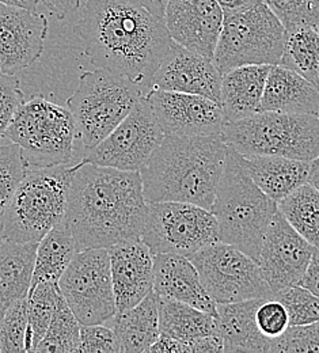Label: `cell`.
I'll use <instances>...</instances> for the list:
<instances>
[{
	"label": "cell",
	"mask_w": 319,
	"mask_h": 353,
	"mask_svg": "<svg viewBox=\"0 0 319 353\" xmlns=\"http://www.w3.org/2000/svg\"><path fill=\"white\" fill-rule=\"evenodd\" d=\"M74 33L95 68L121 75L145 92L173 43L165 19L135 0H86Z\"/></svg>",
	"instance_id": "cell-1"
},
{
	"label": "cell",
	"mask_w": 319,
	"mask_h": 353,
	"mask_svg": "<svg viewBox=\"0 0 319 353\" xmlns=\"http://www.w3.org/2000/svg\"><path fill=\"white\" fill-rule=\"evenodd\" d=\"M147 205L140 172L83 161L70 185L64 221L79 252L109 249L119 242L140 238Z\"/></svg>",
	"instance_id": "cell-2"
},
{
	"label": "cell",
	"mask_w": 319,
	"mask_h": 353,
	"mask_svg": "<svg viewBox=\"0 0 319 353\" xmlns=\"http://www.w3.org/2000/svg\"><path fill=\"white\" fill-rule=\"evenodd\" d=\"M227 148L222 133L165 134L140 170L147 203L181 201L209 210L225 170Z\"/></svg>",
	"instance_id": "cell-3"
},
{
	"label": "cell",
	"mask_w": 319,
	"mask_h": 353,
	"mask_svg": "<svg viewBox=\"0 0 319 353\" xmlns=\"http://www.w3.org/2000/svg\"><path fill=\"white\" fill-rule=\"evenodd\" d=\"M209 210L218 223L219 241L240 249L258 263L265 232L278 211L277 201L256 185L231 147Z\"/></svg>",
	"instance_id": "cell-4"
},
{
	"label": "cell",
	"mask_w": 319,
	"mask_h": 353,
	"mask_svg": "<svg viewBox=\"0 0 319 353\" xmlns=\"http://www.w3.org/2000/svg\"><path fill=\"white\" fill-rule=\"evenodd\" d=\"M83 161L41 169H28L1 215V238L40 242L64 221L71 181Z\"/></svg>",
	"instance_id": "cell-5"
},
{
	"label": "cell",
	"mask_w": 319,
	"mask_h": 353,
	"mask_svg": "<svg viewBox=\"0 0 319 353\" xmlns=\"http://www.w3.org/2000/svg\"><path fill=\"white\" fill-rule=\"evenodd\" d=\"M76 121L67 106L36 95L15 110L6 139L17 144L28 169L75 163Z\"/></svg>",
	"instance_id": "cell-6"
},
{
	"label": "cell",
	"mask_w": 319,
	"mask_h": 353,
	"mask_svg": "<svg viewBox=\"0 0 319 353\" xmlns=\"http://www.w3.org/2000/svg\"><path fill=\"white\" fill-rule=\"evenodd\" d=\"M222 137L238 154L277 155L311 162L319 157V116L257 112L227 123Z\"/></svg>",
	"instance_id": "cell-7"
},
{
	"label": "cell",
	"mask_w": 319,
	"mask_h": 353,
	"mask_svg": "<svg viewBox=\"0 0 319 353\" xmlns=\"http://www.w3.org/2000/svg\"><path fill=\"white\" fill-rule=\"evenodd\" d=\"M145 94L130 79L110 71L96 68L83 72L75 92L67 101L83 151L99 144Z\"/></svg>",
	"instance_id": "cell-8"
},
{
	"label": "cell",
	"mask_w": 319,
	"mask_h": 353,
	"mask_svg": "<svg viewBox=\"0 0 319 353\" xmlns=\"http://www.w3.org/2000/svg\"><path fill=\"white\" fill-rule=\"evenodd\" d=\"M285 28L264 3L225 14L214 63L222 74L242 65L280 64Z\"/></svg>",
	"instance_id": "cell-9"
},
{
	"label": "cell",
	"mask_w": 319,
	"mask_h": 353,
	"mask_svg": "<svg viewBox=\"0 0 319 353\" xmlns=\"http://www.w3.org/2000/svg\"><path fill=\"white\" fill-rule=\"evenodd\" d=\"M151 253L190 257L219 242L218 223L211 210L181 201L148 203L140 234Z\"/></svg>",
	"instance_id": "cell-10"
},
{
	"label": "cell",
	"mask_w": 319,
	"mask_h": 353,
	"mask_svg": "<svg viewBox=\"0 0 319 353\" xmlns=\"http://www.w3.org/2000/svg\"><path fill=\"white\" fill-rule=\"evenodd\" d=\"M187 259L196 266L204 288L216 303L274 296L260 264L232 245L219 241Z\"/></svg>",
	"instance_id": "cell-11"
},
{
	"label": "cell",
	"mask_w": 319,
	"mask_h": 353,
	"mask_svg": "<svg viewBox=\"0 0 319 353\" xmlns=\"http://www.w3.org/2000/svg\"><path fill=\"white\" fill-rule=\"evenodd\" d=\"M59 288L81 325L106 323L117 312L107 249L78 252L61 274Z\"/></svg>",
	"instance_id": "cell-12"
},
{
	"label": "cell",
	"mask_w": 319,
	"mask_h": 353,
	"mask_svg": "<svg viewBox=\"0 0 319 353\" xmlns=\"http://www.w3.org/2000/svg\"><path fill=\"white\" fill-rule=\"evenodd\" d=\"M165 137L154 110L143 95L130 114L99 144L82 154L86 163L140 172Z\"/></svg>",
	"instance_id": "cell-13"
},
{
	"label": "cell",
	"mask_w": 319,
	"mask_h": 353,
	"mask_svg": "<svg viewBox=\"0 0 319 353\" xmlns=\"http://www.w3.org/2000/svg\"><path fill=\"white\" fill-rule=\"evenodd\" d=\"M316 249L296 232L280 211L276 212L258 256L264 279L274 294L299 284Z\"/></svg>",
	"instance_id": "cell-14"
},
{
	"label": "cell",
	"mask_w": 319,
	"mask_h": 353,
	"mask_svg": "<svg viewBox=\"0 0 319 353\" xmlns=\"http://www.w3.org/2000/svg\"><path fill=\"white\" fill-rule=\"evenodd\" d=\"M145 97L165 134H218L226 125L222 105L207 97L165 90H150Z\"/></svg>",
	"instance_id": "cell-15"
},
{
	"label": "cell",
	"mask_w": 319,
	"mask_h": 353,
	"mask_svg": "<svg viewBox=\"0 0 319 353\" xmlns=\"http://www.w3.org/2000/svg\"><path fill=\"white\" fill-rule=\"evenodd\" d=\"M48 33L45 15L0 3V71L15 75L37 63L45 50Z\"/></svg>",
	"instance_id": "cell-16"
},
{
	"label": "cell",
	"mask_w": 319,
	"mask_h": 353,
	"mask_svg": "<svg viewBox=\"0 0 319 353\" xmlns=\"http://www.w3.org/2000/svg\"><path fill=\"white\" fill-rule=\"evenodd\" d=\"M223 19L216 0H169L165 11L172 40L209 59H214Z\"/></svg>",
	"instance_id": "cell-17"
},
{
	"label": "cell",
	"mask_w": 319,
	"mask_h": 353,
	"mask_svg": "<svg viewBox=\"0 0 319 353\" xmlns=\"http://www.w3.org/2000/svg\"><path fill=\"white\" fill-rule=\"evenodd\" d=\"M222 77L212 59L173 41L154 74L151 90L197 94L220 103Z\"/></svg>",
	"instance_id": "cell-18"
},
{
	"label": "cell",
	"mask_w": 319,
	"mask_h": 353,
	"mask_svg": "<svg viewBox=\"0 0 319 353\" xmlns=\"http://www.w3.org/2000/svg\"><path fill=\"white\" fill-rule=\"evenodd\" d=\"M107 252L116 309L125 311L154 291V254L141 238L119 242Z\"/></svg>",
	"instance_id": "cell-19"
},
{
	"label": "cell",
	"mask_w": 319,
	"mask_h": 353,
	"mask_svg": "<svg viewBox=\"0 0 319 353\" xmlns=\"http://www.w3.org/2000/svg\"><path fill=\"white\" fill-rule=\"evenodd\" d=\"M154 292L161 298L183 302L218 318L216 302L204 288L196 266L181 254L154 256Z\"/></svg>",
	"instance_id": "cell-20"
},
{
	"label": "cell",
	"mask_w": 319,
	"mask_h": 353,
	"mask_svg": "<svg viewBox=\"0 0 319 353\" xmlns=\"http://www.w3.org/2000/svg\"><path fill=\"white\" fill-rule=\"evenodd\" d=\"M235 154L256 185L274 201H280L307 183L310 162L277 155L238 154L236 151Z\"/></svg>",
	"instance_id": "cell-21"
},
{
	"label": "cell",
	"mask_w": 319,
	"mask_h": 353,
	"mask_svg": "<svg viewBox=\"0 0 319 353\" xmlns=\"http://www.w3.org/2000/svg\"><path fill=\"white\" fill-rule=\"evenodd\" d=\"M265 110L319 116V88L289 68L272 65L258 112Z\"/></svg>",
	"instance_id": "cell-22"
},
{
	"label": "cell",
	"mask_w": 319,
	"mask_h": 353,
	"mask_svg": "<svg viewBox=\"0 0 319 353\" xmlns=\"http://www.w3.org/2000/svg\"><path fill=\"white\" fill-rule=\"evenodd\" d=\"M264 298L232 303H216L219 332L225 352H271V340L258 329L256 311Z\"/></svg>",
	"instance_id": "cell-23"
},
{
	"label": "cell",
	"mask_w": 319,
	"mask_h": 353,
	"mask_svg": "<svg viewBox=\"0 0 319 353\" xmlns=\"http://www.w3.org/2000/svg\"><path fill=\"white\" fill-rule=\"evenodd\" d=\"M272 65H242L222 77L220 105L226 124L242 120L260 110L264 88Z\"/></svg>",
	"instance_id": "cell-24"
},
{
	"label": "cell",
	"mask_w": 319,
	"mask_h": 353,
	"mask_svg": "<svg viewBox=\"0 0 319 353\" xmlns=\"http://www.w3.org/2000/svg\"><path fill=\"white\" fill-rule=\"evenodd\" d=\"M37 242L0 241V319L10 306L29 295Z\"/></svg>",
	"instance_id": "cell-25"
},
{
	"label": "cell",
	"mask_w": 319,
	"mask_h": 353,
	"mask_svg": "<svg viewBox=\"0 0 319 353\" xmlns=\"http://www.w3.org/2000/svg\"><path fill=\"white\" fill-rule=\"evenodd\" d=\"M106 325L116 333L121 352H148L161 336L158 295L151 291L136 306L117 311Z\"/></svg>",
	"instance_id": "cell-26"
},
{
	"label": "cell",
	"mask_w": 319,
	"mask_h": 353,
	"mask_svg": "<svg viewBox=\"0 0 319 353\" xmlns=\"http://www.w3.org/2000/svg\"><path fill=\"white\" fill-rule=\"evenodd\" d=\"M161 334L193 343L198 339L220 334L218 318L178 301L158 296Z\"/></svg>",
	"instance_id": "cell-27"
},
{
	"label": "cell",
	"mask_w": 319,
	"mask_h": 353,
	"mask_svg": "<svg viewBox=\"0 0 319 353\" xmlns=\"http://www.w3.org/2000/svg\"><path fill=\"white\" fill-rule=\"evenodd\" d=\"M78 252L76 239L65 221L49 230L37 243L32 287L39 283L59 284L61 274Z\"/></svg>",
	"instance_id": "cell-28"
},
{
	"label": "cell",
	"mask_w": 319,
	"mask_h": 353,
	"mask_svg": "<svg viewBox=\"0 0 319 353\" xmlns=\"http://www.w3.org/2000/svg\"><path fill=\"white\" fill-rule=\"evenodd\" d=\"M280 65L295 71L319 88V34L314 26L285 29Z\"/></svg>",
	"instance_id": "cell-29"
},
{
	"label": "cell",
	"mask_w": 319,
	"mask_h": 353,
	"mask_svg": "<svg viewBox=\"0 0 319 353\" xmlns=\"http://www.w3.org/2000/svg\"><path fill=\"white\" fill-rule=\"evenodd\" d=\"M287 221L309 243L319 249V192L309 182L277 201Z\"/></svg>",
	"instance_id": "cell-30"
},
{
	"label": "cell",
	"mask_w": 319,
	"mask_h": 353,
	"mask_svg": "<svg viewBox=\"0 0 319 353\" xmlns=\"http://www.w3.org/2000/svg\"><path fill=\"white\" fill-rule=\"evenodd\" d=\"M60 295L59 284L54 283H39L30 288L28 295L26 352H34L45 336Z\"/></svg>",
	"instance_id": "cell-31"
},
{
	"label": "cell",
	"mask_w": 319,
	"mask_h": 353,
	"mask_svg": "<svg viewBox=\"0 0 319 353\" xmlns=\"http://www.w3.org/2000/svg\"><path fill=\"white\" fill-rule=\"evenodd\" d=\"M81 339V323L60 295L45 336L36 347L34 352H76Z\"/></svg>",
	"instance_id": "cell-32"
},
{
	"label": "cell",
	"mask_w": 319,
	"mask_h": 353,
	"mask_svg": "<svg viewBox=\"0 0 319 353\" xmlns=\"http://www.w3.org/2000/svg\"><path fill=\"white\" fill-rule=\"evenodd\" d=\"M26 170L21 148L8 140L0 143V219Z\"/></svg>",
	"instance_id": "cell-33"
},
{
	"label": "cell",
	"mask_w": 319,
	"mask_h": 353,
	"mask_svg": "<svg viewBox=\"0 0 319 353\" xmlns=\"http://www.w3.org/2000/svg\"><path fill=\"white\" fill-rule=\"evenodd\" d=\"M28 296L10 306L0 319V352H26Z\"/></svg>",
	"instance_id": "cell-34"
},
{
	"label": "cell",
	"mask_w": 319,
	"mask_h": 353,
	"mask_svg": "<svg viewBox=\"0 0 319 353\" xmlns=\"http://www.w3.org/2000/svg\"><path fill=\"white\" fill-rule=\"evenodd\" d=\"M288 311L289 325L302 326L319 322V298L302 285L284 288L274 294Z\"/></svg>",
	"instance_id": "cell-35"
},
{
	"label": "cell",
	"mask_w": 319,
	"mask_h": 353,
	"mask_svg": "<svg viewBox=\"0 0 319 353\" xmlns=\"http://www.w3.org/2000/svg\"><path fill=\"white\" fill-rule=\"evenodd\" d=\"M285 29L319 26V0H264Z\"/></svg>",
	"instance_id": "cell-36"
},
{
	"label": "cell",
	"mask_w": 319,
	"mask_h": 353,
	"mask_svg": "<svg viewBox=\"0 0 319 353\" xmlns=\"http://www.w3.org/2000/svg\"><path fill=\"white\" fill-rule=\"evenodd\" d=\"M271 352H319V322L289 326L271 343Z\"/></svg>",
	"instance_id": "cell-37"
},
{
	"label": "cell",
	"mask_w": 319,
	"mask_h": 353,
	"mask_svg": "<svg viewBox=\"0 0 319 353\" xmlns=\"http://www.w3.org/2000/svg\"><path fill=\"white\" fill-rule=\"evenodd\" d=\"M256 321L260 332L271 341L281 337L291 326L285 306L274 296L261 302L256 311Z\"/></svg>",
	"instance_id": "cell-38"
},
{
	"label": "cell",
	"mask_w": 319,
	"mask_h": 353,
	"mask_svg": "<svg viewBox=\"0 0 319 353\" xmlns=\"http://www.w3.org/2000/svg\"><path fill=\"white\" fill-rule=\"evenodd\" d=\"M76 352L120 353L121 347L116 333L106 323L81 325V339Z\"/></svg>",
	"instance_id": "cell-39"
},
{
	"label": "cell",
	"mask_w": 319,
	"mask_h": 353,
	"mask_svg": "<svg viewBox=\"0 0 319 353\" xmlns=\"http://www.w3.org/2000/svg\"><path fill=\"white\" fill-rule=\"evenodd\" d=\"M23 101L19 79L15 75L0 71V143L7 141L6 132L10 121Z\"/></svg>",
	"instance_id": "cell-40"
},
{
	"label": "cell",
	"mask_w": 319,
	"mask_h": 353,
	"mask_svg": "<svg viewBox=\"0 0 319 353\" xmlns=\"http://www.w3.org/2000/svg\"><path fill=\"white\" fill-rule=\"evenodd\" d=\"M148 352L151 353H190L189 343L183 340L163 336L161 334L159 339L154 343Z\"/></svg>",
	"instance_id": "cell-41"
},
{
	"label": "cell",
	"mask_w": 319,
	"mask_h": 353,
	"mask_svg": "<svg viewBox=\"0 0 319 353\" xmlns=\"http://www.w3.org/2000/svg\"><path fill=\"white\" fill-rule=\"evenodd\" d=\"M299 285L311 291L319 298V249L314 250L311 261L307 266V270L305 272L302 280L299 281Z\"/></svg>",
	"instance_id": "cell-42"
},
{
	"label": "cell",
	"mask_w": 319,
	"mask_h": 353,
	"mask_svg": "<svg viewBox=\"0 0 319 353\" xmlns=\"http://www.w3.org/2000/svg\"><path fill=\"white\" fill-rule=\"evenodd\" d=\"M190 345V353H222L225 352V344L220 334H212L198 339Z\"/></svg>",
	"instance_id": "cell-43"
},
{
	"label": "cell",
	"mask_w": 319,
	"mask_h": 353,
	"mask_svg": "<svg viewBox=\"0 0 319 353\" xmlns=\"http://www.w3.org/2000/svg\"><path fill=\"white\" fill-rule=\"evenodd\" d=\"M46 7V10L54 15L57 19H64L70 14L75 12L79 6L81 0H39Z\"/></svg>",
	"instance_id": "cell-44"
},
{
	"label": "cell",
	"mask_w": 319,
	"mask_h": 353,
	"mask_svg": "<svg viewBox=\"0 0 319 353\" xmlns=\"http://www.w3.org/2000/svg\"><path fill=\"white\" fill-rule=\"evenodd\" d=\"M216 1L222 7L223 12L227 14V12H235V11L251 7L261 0H216Z\"/></svg>",
	"instance_id": "cell-45"
},
{
	"label": "cell",
	"mask_w": 319,
	"mask_h": 353,
	"mask_svg": "<svg viewBox=\"0 0 319 353\" xmlns=\"http://www.w3.org/2000/svg\"><path fill=\"white\" fill-rule=\"evenodd\" d=\"M138 4H141L144 8H147L151 14L165 19V11L169 0H135Z\"/></svg>",
	"instance_id": "cell-46"
},
{
	"label": "cell",
	"mask_w": 319,
	"mask_h": 353,
	"mask_svg": "<svg viewBox=\"0 0 319 353\" xmlns=\"http://www.w3.org/2000/svg\"><path fill=\"white\" fill-rule=\"evenodd\" d=\"M307 182L313 185L319 192V157L310 162V172H309Z\"/></svg>",
	"instance_id": "cell-47"
},
{
	"label": "cell",
	"mask_w": 319,
	"mask_h": 353,
	"mask_svg": "<svg viewBox=\"0 0 319 353\" xmlns=\"http://www.w3.org/2000/svg\"><path fill=\"white\" fill-rule=\"evenodd\" d=\"M0 3L7 4V6H15V7H22L26 10L37 11V4L39 0H0Z\"/></svg>",
	"instance_id": "cell-48"
},
{
	"label": "cell",
	"mask_w": 319,
	"mask_h": 353,
	"mask_svg": "<svg viewBox=\"0 0 319 353\" xmlns=\"http://www.w3.org/2000/svg\"><path fill=\"white\" fill-rule=\"evenodd\" d=\"M3 238H1V219H0V241H1Z\"/></svg>",
	"instance_id": "cell-49"
},
{
	"label": "cell",
	"mask_w": 319,
	"mask_h": 353,
	"mask_svg": "<svg viewBox=\"0 0 319 353\" xmlns=\"http://www.w3.org/2000/svg\"><path fill=\"white\" fill-rule=\"evenodd\" d=\"M0 70H1V63H0Z\"/></svg>",
	"instance_id": "cell-50"
},
{
	"label": "cell",
	"mask_w": 319,
	"mask_h": 353,
	"mask_svg": "<svg viewBox=\"0 0 319 353\" xmlns=\"http://www.w3.org/2000/svg\"><path fill=\"white\" fill-rule=\"evenodd\" d=\"M317 30H318V34H319V26L317 28Z\"/></svg>",
	"instance_id": "cell-51"
}]
</instances>
